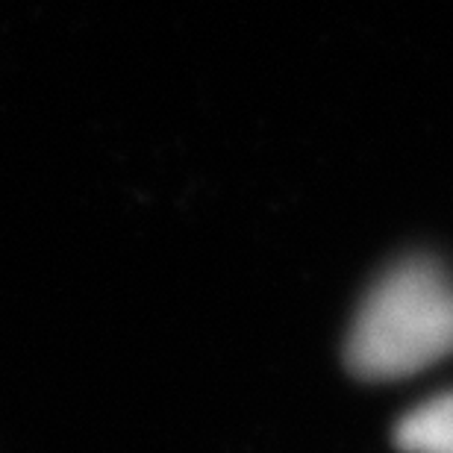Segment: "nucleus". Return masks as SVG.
Returning a JSON list of instances; mask_svg holds the SVG:
<instances>
[{"label":"nucleus","mask_w":453,"mask_h":453,"mask_svg":"<svg viewBox=\"0 0 453 453\" xmlns=\"http://www.w3.org/2000/svg\"><path fill=\"white\" fill-rule=\"evenodd\" d=\"M453 353V277L406 259L371 286L350 324L344 359L359 380H403Z\"/></svg>","instance_id":"nucleus-1"},{"label":"nucleus","mask_w":453,"mask_h":453,"mask_svg":"<svg viewBox=\"0 0 453 453\" xmlns=\"http://www.w3.org/2000/svg\"><path fill=\"white\" fill-rule=\"evenodd\" d=\"M395 445L403 453H453V392L427 397L395 427Z\"/></svg>","instance_id":"nucleus-2"}]
</instances>
